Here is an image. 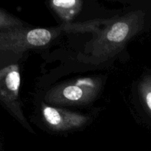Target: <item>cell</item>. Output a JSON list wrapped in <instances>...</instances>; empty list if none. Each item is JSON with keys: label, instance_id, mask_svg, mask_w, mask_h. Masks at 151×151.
Wrapping results in <instances>:
<instances>
[{"label": "cell", "instance_id": "6da1fadb", "mask_svg": "<svg viewBox=\"0 0 151 151\" xmlns=\"http://www.w3.org/2000/svg\"><path fill=\"white\" fill-rule=\"evenodd\" d=\"M145 13L133 10L116 19L100 29L88 44V57L85 61L99 63L112 58L123 49L125 44L142 30Z\"/></svg>", "mask_w": 151, "mask_h": 151}, {"label": "cell", "instance_id": "7a4b0ae2", "mask_svg": "<svg viewBox=\"0 0 151 151\" xmlns=\"http://www.w3.org/2000/svg\"><path fill=\"white\" fill-rule=\"evenodd\" d=\"M108 19H96L85 22L63 24L50 28H17L0 32V52L20 54L30 49L48 45L63 32H85L100 30L99 27L106 25Z\"/></svg>", "mask_w": 151, "mask_h": 151}, {"label": "cell", "instance_id": "3957f363", "mask_svg": "<svg viewBox=\"0 0 151 151\" xmlns=\"http://www.w3.org/2000/svg\"><path fill=\"white\" fill-rule=\"evenodd\" d=\"M103 86L99 77H86L64 82L49 90L45 100L52 105H84L94 100Z\"/></svg>", "mask_w": 151, "mask_h": 151}, {"label": "cell", "instance_id": "277c9868", "mask_svg": "<svg viewBox=\"0 0 151 151\" xmlns=\"http://www.w3.org/2000/svg\"><path fill=\"white\" fill-rule=\"evenodd\" d=\"M21 75L17 63L0 68V103L30 132L34 133L22 109L19 89Z\"/></svg>", "mask_w": 151, "mask_h": 151}, {"label": "cell", "instance_id": "5b68a950", "mask_svg": "<svg viewBox=\"0 0 151 151\" xmlns=\"http://www.w3.org/2000/svg\"><path fill=\"white\" fill-rule=\"evenodd\" d=\"M41 112L47 125L55 131H66L80 128L86 125L89 120V117L86 115L47 106L44 103L41 107Z\"/></svg>", "mask_w": 151, "mask_h": 151}, {"label": "cell", "instance_id": "8992f818", "mask_svg": "<svg viewBox=\"0 0 151 151\" xmlns=\"http://www.w3.org/2000/svg\"><path fill=\"white\" fill-rule=\"evenodd\" d=\"M83 1L81 0H53L50 1V6L64 22L70 23L81 12Z\"/></svg>", "mask_w": 151, "mask_h": 151}, {"label": "cell", "instance_id": "52a82bcc", "mask_svg": "<svg viewBox=\"0 0 151 151\" xmlns=\"http://www.w3.org/2000/svg\"><path fill=\"white\" fill-rule=\"evenodd\" d=\"M27 27V24L0 8V32Z\"/></svg>", "mask_w": 151, "mask_h": 151}, {"label": "cell", "instance_id": "ba28073f", "mask_svg": "<svg viewBox=\"0 0 151 151\" xmlns=\"http://www.w3.org/2000/svg\"><path fill=\"white\" fill-rule=\"evenodd\" d=\"M139 92L146 110L151 115V75H146L139 84Z\"/></svg>", "mask_w": 151, "mask_h": 151}, {"label": "cell", "instance_id": "9c48e42d", "mask_svg": "<svg viewBox=\"0 0 151 151\" xmlns=\"http://www.w3.org/2000/svg\"><path fill=\"white\" fill-rule=\"evenodd\" d=\"M0 151H1V142H0Z\"/></svg>", "mask_w": 151, "mask_h": 151}]
</instances>
